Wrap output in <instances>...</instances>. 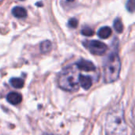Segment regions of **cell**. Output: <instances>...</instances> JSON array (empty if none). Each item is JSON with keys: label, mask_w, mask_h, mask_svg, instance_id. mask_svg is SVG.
I'll list each match as a JSON object with an SVG mask.
<instances>
[{"label": "cell", "mask_w": 135, "mask_h": 135, "mask_svg": "<svg viewBox=\"0 0 135 135\" xmlns=\"http://www.w3.org/2000/svg\"><path fill=\"white\" fill-rule=\"evenodd\" d=\"M105 130L108 134H126L127 133L124 110L121 104L115 106L108 112L106 119Z\"/></svg>", "instance_id": "6da1fadb"}, {"label": "cell", "mask_w": 135, "mask_h": 135, "mask_svg": "<svg viewBox=\"0 0 135 135\" xmlns=\"http://www.w3.org/2000/svg\"><path fill=\"white\" fill-rule=\"evenodd\" d=\"M80 74L79 69L76 64L64 68L59 78V87L69 92H75L78 90Z\"/></svg>", "instance_id": "7a4b0ae2"}, {"label": "cell", "mask_w": 135, "mask_h": 135, "mask_svg": "<svg viewBox=\"0 0 135 135\" xmlns=\"http://www.w3.org/2000/svg\"><path fill=\"white\" fill-rule=\"evenodd\" d=\"M121 70V61L117 52H112L104 65V78L105 82L112 83L118 80Z\"/></svg>", "instance_id": "3957f363"}, {"label": "cell", "mask_w": 135, "mask_h": 135, "mask_svg": "<svg viewBox=\"0 0 135 135\" xmlns=\"http://www.w3.org/2000/svg\"><path fill=\"white\" fill-rule=\"evenodd\" d=\"M86 47L89 51L97 55H103L108 51V47L105 44L99 40H91L86 44Z\"/></svg>", "instance_id": "277c9868"}, {"label": "cell", "mask_w": 135, "mask_h": 135, "mask_svg": "<svg viewBox=\"0 0 135 135\" xmlns=\"http://www.w3.org/2000/svg\"><path fill=\"white\" fill-rule=\"evenodd\" d=\"M77 66L80 70H83L85 72H93L96 70V66L94 64L88 60L85 59H81L76 63Z\"/></svg>", "instance_id": "5b68a950"}, {"label": "cell", "mask_w": 135, "mask_h": 135, "mask_svg": "<svg viewBox=\"0 0 135 135\" xmlns=\"http://www.w3.org/2000/svg\"><path fill=\"white\" fill-rule=\"evenodd\" d=\"M79 85H81L84 89L88 90L93 85V78L89 75L80 74L79 76Z\"/></svg>", "instance_id": "8992f818"}, {"label": "cell", "mask_w": 135, "mask_h": 135, "mask_svg": "<svg viewBox=\"0 0 135 135\" xmlns=\"http://www.w3.org/2000/svg\"><path fill=\"white\" fill-rule=\"evenodd\" d=\"M6 100L9 104H11L13 105H17L21 102L22 97H21V94L15 93V92H12V93H9L6 96Z\"/></svg>", "instance_id": "52a82bcc"}, {"label": "cell", "mask_w": 135, "mask_h": 135, "mask_svg": "<svg viewBox=\"0 0 135 135\" xmlns=\"http://www.w3.org/2000/svg\"><path fill=\"white\" fill-rule=\"evenodd\" d=\"M112 28L108 26H104L100 28L98 32H97V35L101 39H108L111 35H112Z\"/></svg>", "instance_id": "ba28073f"}, {"label": "cell", "mask_w": 135, "mask_h": 135, "mask_svg": "<svg viewBox=\"0 0 135 135\" xmlns=\"http://www.w3.org/2000/svg\"><path fill=\"white\" fill-rule=\"evenodd\" d=\"M13 15L17 18H24L27 16V11L25 9L21 6H16L12 9Z\"/></svg>", "instance_id": "9c48e42d"}, {"label": "cell", "mask_w": 135, "mask_h": 135, "mask_svg": "<svg viewBox=\"0 0 135 135\" xmlns=\"http://www.w3.org/2000/svg\"><path fill=\"white\" fill-rule=\"evenodd\" d=\"M10 85L15 89H21L24 86V80L20 78H12L9 80Z\"/></svg>", "instance_id": "30bf717a"}, {"label": "cell", "mask_w": 135, "mask_h": 135, "mask_svg": "<svg viewBox=\"0 0 135 135\" xmlns=\"http://www.w3.org/2000/svg\"><path fill=\"white\" fill-rule=\"evenodd\" d=\"M51 48H52V44L49 40H44L40 44V49L42 53H47L51 50Z\"/></svg>", "instance_id": "8fae6325"}, {"label": "cell", "mask_w": 135, "mask_h": 135, "mask_svg": "<svg viewBox=\"0 0 135 135\" xmlns=\"http://www.w3.org/2000/svg\"><path fill=\"white\" fill-rule=\"evenodd\" d=\"M114 28L115 29V31L118 32V33H121L123 32V23L121 21V20L119 18H116L114 21Z\"/></svg>", "instance_id": "7c38bea8"}, {"label": "cell", "mask_w": 135, "mask_h": 135, "mask_svg": "<svg viewBox=\"0 0 135 135\" xmlns=\"http://www.w3.org/2000/svg\"><path fill=\"white\" fill-rule=\"evenodd\" d=\"M81 33L84 36H91L94 34V31L89 27H85L81 31Z\"/></svg>", "instance_id": "4fadbf2b"}, {"label": "cell", "mask_w": 135, "mask_h": 135, "mask_svg": "<svg viewBox=\"0 0 135 135\" xmlns=\"http://www.w3.org/2000/svg\"><path fill=\"white\" fill-rule=\"evenodd\" d=\"M127 9L130 12H134V0H128L127 2Z\"/></svg>", "instance_id": "5bb4252c"}, {"label": "cell", "mask_w": 135, "mask_h": 135, "mask_svg": "<svg viewBox=\"0 0 135 135\" xmlns=\"http://www.w3.org/2000/svg\"><path fill=\"white\" fill-rule=\"evenodd\" d=\"M78 25V21L76 18H71L68 21V26L70 28H77Z\"/></svg>", "instance_id": "9a60e30c"}, {"label": "cell", "mask_w": 135, "mask_h": 135, "mask_svg": "<svg viewBox=\"0 0 135 135\" xmlns=\"http://www.w3.org/2000/svg\"><path fill=\"white\" fill-rule=\"evenodd\" d=\"M74 0H66V2H73Z\"/></svg>", "instance_id": "2e32d148"}, {"label": "cell", "mask_w": 135, "mask_h": 135, "mask_svg": "<svg viewBox=\"0 0 135 135\" xmlns=\"http://www.w3.org/2000/svg\"><path fill=\"white\" fill-rule=\"evenodd\" d=\"M21 1H23V0H21Z\"/></svg>", "instance_id": "e0dca14e"}]
</instances>
